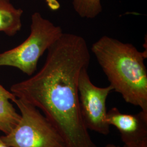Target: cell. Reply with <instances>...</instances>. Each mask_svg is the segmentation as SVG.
<instances>
[{
  "mask_svg": "<svg viewBox=\"0 0 147 147\" xmlns=\"http://www.w3.org/2000/svg\"><path fill=\"white\" fill-rule=\"evenodd\" d=\"M101 68L113 90L127 103L147 112V50L141 52L130 43L104 36L92 45Z\"/></svg>",
  "mask_w": 147,
  "mask_h": 147,
  "instance_id": "6da1fadb",
  "label": "cell"
},
{
  "mask_svg": "<svg viewBox=\"0 0 147 147\" xmlns=\"http://www.w3.org/2000/svg\"><path fill=\"white\" fill-rule=\"evenodd\" d=\"M63 33L61 27L34 12L28 37L17 47L0 53V67H14L31 76L37 70L40 58Z\"/></svg>",
  "mask_w": 147,
  "mask_h": 147,
  "instance_id": "7a4b0ae2",
  "label": "cell"
},
{
  "mask_svg": "<svg viewBox=\"0 0 147 147\" xmlns=\"http://www.w3.org/2000/svg\"><path fill=\"white\" fill-rule=\"evenodd\" d=\"M20 119L9 133L1 136L9 147H67L63 137L39 110L16 97Z\"/></svg>",
  "mask_w": 147,
  "mask_h": 147,
  "instance_id": "3957f363",
  "label": "cell"
},
{
  "mask_svg": "<svg viewBox=\"0 0 147 147\" xmlns=\"http://www.w3.org/2000/svg\"><path fill=\"white\" fill-rule=\"evenodd\" d=\"M112 87L109 85L99 87L89 78L88 68L81 71L78 82L79 105L81 114L88 130L107 135L110 125L106 121V100Z\"/></svg>",
  "mask_w": 147,
  "mask_h": 147,
  "instance_id": "277c9868",
  "label": "cell"
},
{
  "mask_svg": "<svg viewBox=\"0 0 147 147\" xmlns=\"http://www.w3.org/2000/svg\"><path fill=\"white\" fill-rule=\"evenodd\" d=\"M106 121L119 132L124 144L147 139V112L141 110L136 115L125 114L113 107L107 112Z\"/></svg>",
  "mask_w": 147,
  "mask_h": 147,
  "instance_id": "5b68a950",
  "label": "cell"
},
{
  "mask_svg": "<svg viewBox=\"0 0 147 147\" xmlns=\"http://www.w3.org/2000/svg\"><path fill=\"white\" fill-rule=\"evenodd\" d=\"M23 13L10 0H0V33L10 37L16 35L21 30Z\"/></svg>",
  "mask_w": 147,
  "mask_h": 147,
  "instance_id": "8992f818",
  "label": "cell"
},
{
  "mask_svg": "<svg viewBox=\"0 0 147 147\" xmlns=\"http://www.w3.org/2000/svg\"><path fill=\"white\" fill-rule=\"evenodd\" d=\"M16 96L11 90L0 84V131L7 134L11 131L20 119L11 102Z\"/></svg>",
  "mask_w": 147,
  "mask_h": 147,
  "instance_id": "52a82bcc",
  "label": "cell"
},
{
  "mask_svg": "<svg viewBox=\"0 0 147 147\" xmlns=\"http://www.w3.org/2000/svg\"><path fill=\"white\" fill-rule=\"evenodd\" d=\"M75 11L82 18L94 19L102 11L101 0H73Z\"/></svg>",
  "mask_w": 147,
  "mask_h": 147,
  "instance_id": "ba28073f",
  "label": "cell"
},
{
  "mask_svg": "<svg viewBox=\"0 0 147 147\" xmlns=\"http://www.w3.org/2000/svg\"><path fill=\"white\" fill-rule=\"evenodd\" d=\"M48 7L52 11H57L60 8V3L58 0H45Z\"/></svg>",
  "mask_w": 147,
  "mask_h": 147,
  "instance_id": "9c48e42d",
  "label": "cell"
},
{
  "mask_svg": "<svg viewBox=\"0 0 147 147\" xmlns=\"http://www.w3.org/2000/svg\"><path fill=\"white\" fill-rule=\"evenodd\" d=\"M124 147H147V139L135 143L124 144Z\"/></svg>",
  "mask_w": 147,
  "mask_h": 147,
  "instance_id": "30bf717a",
  "label": "cell"
},
{
  "mask_svg": "<svg viewBox=\"0 0 147 147\" xmlns=\"http://www.w3.org/2000/svg\"><path fill=\"white\" fill-rule=\"evenodd\" d=\"M0 147H8L5 143V142L2 141L1 137H0Z\"/></svg>",
  "mask_w": 147,
  "mask_h": 147,
  "instance_id": "8fae6325",
  "label": "cell"
},
{
  "mask_svg": "<svg viewBox=\"0 0 147 147\" xmlns=\"http://www.w3.org/2000/svg\"><path fill=\"white\" fill-rule=\"evenodd\" d=\"M105 147H120L119 146H116L115 145L113 144H107Z\"/></svg>",
  "mask_w": 147,
  "mask_h": 147,
  "instance_id": "7c38bea8",
  "label": "cell"
}]
</instances>
